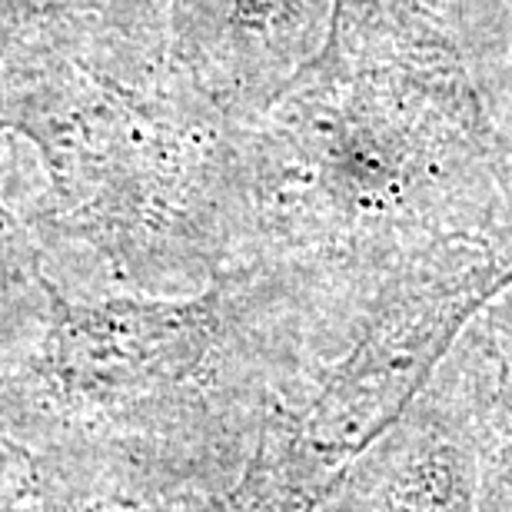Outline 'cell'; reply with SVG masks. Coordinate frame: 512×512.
I'll return each instance as SVG.
<instances>
[{
	"mask_svg": "<svg viewBox=\"0 0 512 512\" xmlns=\"http://www.w3.org/2000/svg\"><path fill=\"white\" fill-rule=\"evenodd\" d=\"M456 24L489 114L512 127V0H456Z\"/></svg>",
	"mask_w": 512,
	"mask_h": 512,
	"instance_id": "8",
	"label": "cell"
},
{
	"mask_svg": "<svg viewBox=\"0 0 512 512\" xmlns=\"http://www.w3.org/2000/svg\"><path fill=\"white\" fill-rule=\"evenodd\" d=\"M47 303L24 360L0 370V429L34 486L70 509H180L237 483L260 429L343 343L363 293L237 266L187 296L70 300L20 256Z\"/></svg>",
	"mask_w": 512,
	"mask_h": 512,
	"instance_id": "1",
	"label": "cell"
},
{
	"mask_svg": "<svg viewBox=\"0 0 512 512\" xmlns=\"http://www.w3.org/2000/svg\"><path fill=\"white\" fill-rule=\"evenodd\" d=\"M27 473V456L24 449H20L14 439H10L4 429H0V509L10 496H14V489L20 486V479Z\"/></svg>",
	"mask_w": 512,
	"mask_h": 512,
	"instance_id": "10",
	"label": "cell"
},
{
	"mask_svg": "<svg viewBox=\"0 0 512 512\" xmlns=\"http://www.w3.org/2000/svg\"><path fill=\"white\" fill-rule=\"evenodd\" d=\"M233 266L370 290L512 190L456 0H333L326 40L230 133Z\"/></svg>",
	"mask_w": 512,
	"mask_h": 512,
	"instance_id": "2",
	"label": "cell"
},
{
	"mask_svg": "<svg viewBox=\"0 0 512 512\" xmlns=\"http://www.w3.org/2000/svg\"><path fill=\"white\" fill-rule=\"evenodd\" d=\"M17 227H20V223L10 217L7 207H4V197H0V250H4L7 243H10V237L17 233Z\"/></svg>",
	"mask_w": 512,
	"mask_h": 512,
	"instance_id": "12",
	"label": "cell"
},
{
	"mask_svg": "<svg viewBox=\"0 0 512 512\" xmlns=\"http://www.w3.org/2000/svg\"><path fill=\"white\" fill-rule=\"evenodd\" d=\"M333 0H177V57L230 127L263 110L323 47Z\"/></svg>",
	"mask_w": 512,
	"mask_h": 512,
	"instance_id": "6",
	"label": "cell"
},
{
	"mask_svg": "<svg viewBox=\"0 0 512 512\" xmlns=\"http://www.w3.org/2000/svg\"><path fill=\"white\" fill-rule=\"evenodd\" d=\"M0 512H34V509H30V503H27V473H24V479H20V486L14 489V496L7 499L4 509H0Z\"/></svg>",
	"mask_w": 512,
	"mask_h": 512,
	"instance_id": "11",
	"label": "cell"
},
{
	"mask_svg": "<svg viewBox=\"0 0 512 512\" xmlns=\"http://www.w3.org/2000/svg\"><path fill=\"white\" fill-rule=\"evenodd\" d=\"M316 512H479L476 396L456 350Z\"/></svg>",
	"mask_w": 512,
	"mask_h": 512,
	"instance_id": "5",
	"label": "cell"
},
{
	"mask_svg": "<svg viewBox=\"0 0 512 512\" xmlns=\"http://www.w3.org/2000/svg\"><path fill=\"white\" fill-rule=\"evenodd\" d=\"M453 350L476 396L479 512H512V286L479 310Z\"/></svg>",
	"mask_w": 512,
	"mask_h": 512,
	"instance_id": "7",
	"label": "cell"
},
{
	"mask_svg": "<svg viewBox=\"0 0 512 512\" xmlns=\"http://www.w3.org/2000/svg\"><path fill=\"white\" fill-rule=\"evenodd\" d=\"M34 143L47 193L30 230L87 247L137 296H187L233 263V127L47 57L0 104Z\"/></svg>",
	"mask_w": 512,
	"mask_h": 512,
	"instance_id": "3",
	"label": "cell"
},
{
	"mask_svg": "<svg viewBox=\"0 0 512 512\" xmlns=\"http://www.w3.org/2000/svg\"><path fill=\"white\" fill-rule=\"evenodd\" d=\"M40 0H0V104L30 70L54 57L40 40Z\"/></svg>",
	"mask_w": 512,
	"mask_h": 512,
	"instance_id": "9",
	"label": "cell"
},
{
	"mask_svg": "<svg viewBox=\"0 0 512 512\" xmlns=\"http://www.w3.org/2000/svg\"><path fill=\"white\" fill-rule=\"evenodd\" d=\"M512 286V190L486 220L386 270L343 343L260 429L237 483L170 512H316L429 386L486 303Z\"/></svg>",
	"mask_w": 512,
	"mask_h": 512,
	"instance_id": "4",
	"label": "cell"
}]
</instances>
